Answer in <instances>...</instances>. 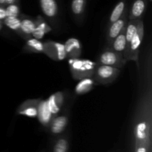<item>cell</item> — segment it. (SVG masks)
I'll return each instance as SVG.
<instances>
[{"label":"cell","mask_w":152,"mask_h":152,"mask_svg":"<svg viewBox=\"0 0 152 152\" xmlns=\"http://www.w3.org/2000/svg\"><path fill=\"white\" fill-rule=\"evenodd\" d=\"M70 71L74 80H80L86 77H92L95 67L97 64L88 59H81L80 58H70Z\"/></svg>","instance_id":"obj_1"},{"label":"cell","mask_w":152,"mask_h":152,"mask_svg":"<svg viewBox=\"0 0 152 152\" xmlns=\"http://www.w3.org/2000/svg\"><path fill=\"white\" fill-rule=\"evenodd\" d=\"M150 134H151V124L146 120H142L135 126L134 139L135 151L147 152V148L150 145Z\"/></svg>","instance_id":"obj_2"},{"label":"cell","mask_w":152,"mask_h":152,"mask_svg":"<svg viewBox=\"0 0 152 152\" xmlns=\"http://www.w3.org/2000/svg\"><path fill=\"white\" fill-rule=\"evenodd\" d=\"M144 36V25L141 18L138 19L137 29L134 36L131 40L130 42L126 46L125 59L126 62L129 61H134L138 65V57H139L140 49L142 44V39Z\"/></svg>","instance_id":"obj_3"},{"label":"cell","mask_w":152,"mask_h":152,"mask_svg":"<svg viewBox=\"0 0 152 152\" xmlns=\"http://www.w3.org/2000/svg\"><path fill=\"white\" fill-rule=\"evenodd\" d=\"M120 69L106 65H96L92 78L96 84L106 85L113 83L118 77Z\"/></svg>","instance_id":"obj_4"},{"label":"cell","mask_w":152,"mask_h":152,"mask_svg":"<svg viewBox=\"0 0 152 152\" xmlns=\"http://www.w3.org/2000/svg\"><path fill=\"white\" fill-rule=\"evenodd\" d=\"M96 63L97 65H106L116 67L120 69L126 65V61L118 53L110 48H106L97 58Z\"/></svg>","instance_id":"obj_5"},{"label":"cell","mask_w":152,"mask_h":152,"mask_svg":"<svg viewBox=\"0 0 152 152\" xmlns=\"http://www.w3.org/2000/svg\"><path fill=\"white\" fill-rule=\"evenodd\" d=\"M128 16H129V12H128V9L126 8L121 17L118 20L116 21V22L111 23V25H110L109 28H108V33H107L106 48L110 47L113 40L121 33L123 28L126 27V22L128 21Z\"/></svg>","instance_id":"obj_6"},{"label":"cell","mask_w":152,"mask_h":152,"mask_svg":"<svg viewBox=\"0 0 152 152\" xmlns=\"http://www.w3.org/2000/svg\"><path fill=\"white\" fill-rule=\"evenodd\" d=\"M45 52L48 56L56 61H62L67 57L65 45L62 43L47 41L44 43Z\"/></svg>","instance_id":"obj_7"},{"label":"cell","mask_w":152,"mask_h":152,"mask_svg":"<svg viewBox=\"0 0 152 152\" xmlns=\"http://www.w3.org/2000/svg\"><path fill=\"white\" fill-rule=\"evenodd\" d=\"M39 1L43 14L50 22H57L59 12L57 0H39Z\"/></svg>","instance_id":"obj_8"},{"label":"cell","mask_w":152,"mask_h":152,"mask_svg":"<svg viewBox=\"0 0 152 152\" xmlns=\"http://www.w3.org/2000/svg\"><path fill=\"white\" fill-rule=\"evenodd\" d=\"M68 120H69V115L68 113H65V114L58 117L57 116L53 117L48 127L50 131V134L56 136L63 133L68 124Z\"/></svg>","instance_id":"obj_9"},{"label":"cell","mask_w":152,"mask_h":152,"mask_svg":"<svg viewBox=\"0 0 152 152\" xmlns=\"http://www.w3.org/2000/svg\"><path fill=\"white\" fill-rule=\"evenodd\" d=\"M39 100L40 99H28L25 101L17 109V114L32 118L37 117Z\"/></svg>","instance_id":"obj_10"},{"label":"cell","mask_w":152,"mask_h":152,"mask_svg":"<svg viewBox=\"0 0 152 152\" xmlns=\"http://www.w3.org/2000/svg\"><path fill=\"white\" fill-rule=\"evenodd\" d=\"M37 117L39 119V121L40 122L43 126L45 128L48 127L53 115L50 113L48 107L47 101L42 100L40 99L38 104V114H37Z\"/></svg>","instance_id":"obj_11"},{"label":"cell","mask_w":152,"mask_h":152,"mask_svg":"<svg viewBox=\"0 0 152 152\" xmlns=\"http://www.w3.org/2000/svg\"><path fill=\"white\" fill-rule=\"evenodd\" d=\"M64 45H65L67 56L69 58H80V56H81V43L77 39H68Z\"/></svg>","instance_id":"obj_12"},{"label":"cell","mask_w":152,"mask_h":152,"mask_svg":"<svg viewBox=\"0 0 152 152\" xmlns=\"http://www.w3.org/2000/svg\"><path fill=\"white\" fill-rule=\"evenodd\" d=\"M36 27L32 34V37L37 39H42L45 34H48L51 31V28L48 24L43 19L42 16H38L37 20L35 21Z\"/></svg>","instance_id":"obj_13"},{"label":"cell","mask_w":152,"mask_h":152,"mask_svg":"<svg viewBox=\"0 0 152 152\" xmlns=\"http://www.w3.org/2000/svg\"><path fill=\"white\" fill-rule=\"evenodd\" d=\"M125 28H126V27H125ZM125 28H123V30L121 31V33L113 40L112 43H111V45L109 47L110 48L112 49L113 50H114L115 52L118 53L119 54L121 55L124 59L125 53H126V45H127L126 34H125ZM125 60H126V59H125Z\"/></svg>","instance_id":"obj_14"},{"label":"cell","mask_w":152,"mask_h":152,"mask_svg":"<svg viewBox=\"0 0 152 152\" xmlns=\"http://www.w3.org/2000/svg\"><path fill=\"white\" fill-rule=\"evenodd\" d=\"M148 0H134L131 7L128 19H136L142 17L147 7Z\"/></svg>","instance_id":"obj_15"},{"label":"cell","mask_w":152,"mask_h":152,"mask_svg":"<svg viewBox=\"0 0 152 152\" xmlns=\"http://www.w3.org/2000/svg\"><path fill=\"white\" fill-rule=\"evenodd\" d=\"M20 35L24 38L28 39L32 37V34L36 27L35 21L27 16L21 18Z\"/></svg>","instance_id":"obj_16"},{"label":"cell","mask_w":152,"mask_h":152,"mask_svg":"<svg viewBox=\"0 0 152 152\" xmlns=\"http://www.w3.org/2000/svg\"><path fill=\"white\" fill-rule=\"evenodd\" d=\"M95 84L96 83L91 77L81 79L76 86L74 92L77 95H83L87 94L93 89Z\"/></svg>","instance_id":"obj_17"},{"label":"cell","mask_w":152,"mask_h":152,"mask_svg":"<svg viewBox=\"0 0 152 152\" xmlns=\"http://www.w3.org/2000/svg\"><path fill=\"white\" fill-rule=\"evenodd\" d=\"M87 0H72L71 1V11L76 19L82 21L86 10Z\"/></svg>","instance_id":"obj_18"},{"label":"cell","mask_w":152,"mask_h":152,"mask_svg":"<svg viewBox=\"0 0 152 152\" xmlns=\"http://www.w3.org/2000/svg\"><path fill=\"white\" fill-rule=\"evenodd\" d=\"M24 50L27 52H33V53H44L45 45L44 43L42 42L39 39L30 37L27 39Z\"/></svg>","instance_id":"obj_19"},{"label":"cell","mask_w":152,"mask_h":152,"mask_svg":"<svg viewBox=\"0 0 152 152\" xmlns=\"http://www.w3.org/2000/svg\"><path fill=\"white\" fill-rule=\"evenodd\" d=\"M137 22L138 19H128L127 22H126V28H125V34H126V42H127V45L132 38L134 36L135 33H136L137 29ZM126 45V46H127Z\"/></svg>","instance_id":"obj_20"},{"label":"cell","mask_w":152,"mask_h":152,"mask_svg":"<svg viewBox=\"0 0 152 152\" xmlns=\"http://www.w3.org/2000/svg\"><path fill=\"white\" fill-rule=\"evenodd\" d=\"M125 9H126V0H121L116 4L114 8L113 9L112 12L110 15L109 23L111 24L118 20L123 15Z\"/></svg>","instance_id":"obj_21"},{"label":"cell","mask_w":152,"mask_h":152,"mask_svg":"<svg viewBox=\"0 0 152 152\" xmlns=\"http://www.w3.org/2000/svg\"><path fill=\"white\" fill-rule=\"evenodd\" d=\"M4 23L8 28L20 34V23L19 18L16 16H6L4 19Z\"/></svg>","instance_id":"obj_22"},{"label":"cell","mask_w":152,"mask_h":152,"mask_svg":"<svg viewBox=\"0 0 152 152\" xmlns=\"http://www.w3.org/2000/svg\"><path fill=\"white\" fill-rule=\"evenodd\" d=\"M69 140L66 137H62L55 141L52 151L54 152H67L69 150Z\"/></svg>","instance_id":"obj_23"},{"label":"cell","mask_w":152,"mask_h":152,"mask_svg":"<svg viewBox=\"0 0 152 152\" xmlns=\"http://www.w3.org/2000/svg\"><path fill=\"white\" fill-rule=\"evenodd\" d=\"M46 101H47L48 107L49 110H50V113L52 114L53 117L57 116V114H59V112L60 111L61 108L58 105V104L56 103L53 95V94L50 95V96H49L48 99Z\"/></svg>","instance_id":"obj_24"},{"label":"cell","mask_w":152,"mask_h":152,"mask_svg":"<svg viewBox=\"0 0 152 152\" xmlns=\"http://www.w3.org/2000/svg\"><path fill=\"white\" fill-rule=\"evenodd\" d=\"M5 11L7 16H16V17H18L19 15V12H20V9H19V7L17 4L13 3V4H8V6L5 8Z\"/></svg>","instance_id":"obj_25"},{"label":"cell","mask_w":152,"mask_h":152,"mask_svg":"<svg viewBox=\"0 0 152 152\" xmlns=\"http://www.w3.org/2000/svg\"><path fill=\"white\" fill-rule=\"evenodd\" d=\"M6 16H7V15H6L5 9L4 7H0V20H3Z\"/></svg>","instance_id":"obj_26"},{"label":"cell","mask_w":152,"mask_h":152,"mask_svg":"<svg viewBox=\"0 0 152 152\" xmlns=\"http://www.w3.org/2000/svg\"><path fill=\"white\" fill-rule=\"evenodd\" d=\"M15 2H16V0H5V4H13Z\"/></svg>","instance_id":"obj_27"},{"label":"cell","mask_w":152,"mask_h":152,"mask_svg":"<svg viewBox=\"0 0 152 152\" xmlns=\"http://www.w3.org/2000/svg\"><path fill=\"white\" fill-rule=\"evenodd\" d=\"M5 4V0H0V5H4Z\"/></svg>","instance_id":"obj_28"},{"label":"cell","mask_w":152,"mask_h":152,"mask_svg":"<svg viewBox=\"0 0 152 152\" xmlns=\"http://www.w3.org/2000/svg\"><path fill=\"white\" fill-rule=\"evenodd\" d=\"M1 29H2V23H1V20H0V31H1Z\"/></svg>","instance_id":"obj_29"}]
</instances>
